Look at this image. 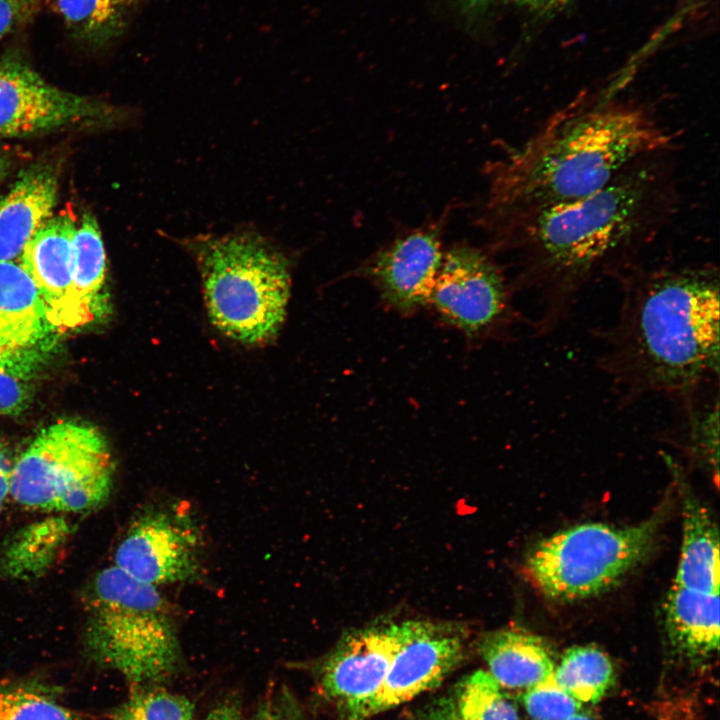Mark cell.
<instances>
[{"label":"cell","instance_id":"obj_28","mask_svg":"<svg viewBox=\"0 0 720 720\" xmlns=\"http://www.w3.org/2000/svg\"><path fill=\"white\" fill-rule=\"evenodd\" d=\"M45 0H0V41L18 31L40 12Z\"/></svg>","mask_w":720,"mask_h":720},{"label":"cell","instance_id":"obj_25","mask_svg":"<svg viewBox=\"0 0 720 720\" xmlns=\"http://www.w3.org/2000/svg\"><path fill=\"white\" fill-rule=\"evenodd\" d=\"M194 715L195 705L188 697L162 685H143L131 687L111 720H193Z\"/></svg>","mask_w":720,"mask_h":720},{"label":"cell","instance_id":"obj_30","mask_svg":"<svg viewBox=\"0 0 720 720\" xmlns=\"http://www.w3.org/2000/svg\"><path fill=\"white\" fill-rule=\"evenodd\" d=\"M30 392L23 379L0 369V415H17L28 405Z\"/></svg>","mask_w":720,"mask_h":720},{"label":"cell","instance_id":"obj_29","mask_svg":"<svg viewBox=\"0 0 720 720\" xmlns=\"http://www.w3.org/2000/svg\"><path fill=\"white\" fill-rule=\"evenodd\" d=\"M252 720H302L285 688H273L259 703Z\"/></svg>","mask_w":720,"mask_h":720},{"label":"cell","instance_id":"obj_34","mask_svg":"<svg viewBox=\"0 0 720 720\" xmlns=\"http://www.w3.org/2000/svg\"><path fill=\"white\" fill-rule=\"evenodd\" d=\"M461 6L470 13H481L486 10L491 0H458Z\"/></svg>","mask_w":720,"mask_h":720},{"label":"cell","instance_id":"obj_24","mask_svg":"<svg viewBox=\"0 0 720 720\" xmlns=\"http://www.w3.org/2000/svg\"><path fill=\"white\" fill-rule=\"evenodd\" d=\"M0 720H79L54 688L40 682H0Z\"/></svg>","mask_w":720,"mask_h":720},{"label":"cell","instance_id":"obj_27","mask_svg":"<svg viewBox=\"0 0 720 720\" xmlns=\"http://www.w3.org/2000/svg\"><path fill=\"white\" fill-rule=\"evenodd\" d=\"M553 672L523 693V705L533 720H566L580 709L581 703L558 685Z\"/></svg>","mask_w":720,"mask_h":720},{"label":"cell","instance_id":"obj_21","mask_svg":"<svg viewBox=\"0 0 720 720\" xmlns=\"http://www.w3.org/2000/svg\"><path fill=\"white\" fill-rule=\"evenodd\" d=\"M106 266L100 228L86 213L76 225L71 247L73 294L81 326L94 320L103 305Z\"/></svg>","mask_w":720,"mask_h":720},{"label":"cell","instance_id":"obj_33","mask_svg":"<svg viewBox=\"0 0 720 720\" xmlns=\"http://www.w3.org/2000/svg\"><path fill=\"white\" fill-rule=\"evenodd\" d=\"M10 471L11 465L9 459L0 445V511L6 496L9 494Z\"/></svg>","mask_w":720,"mask_h":720},{"label":"cell","instance_id":"obj_31","mask_svg":"<svg viewBox=\"0 0 720 720\" xmlns=\"http://www.w3.org/2000/svg\"><path fill=\"white\" fill-rule=\"evenodd\" d=\"M203 720H241L240 704L229 698L214 706Z\"/></svg>","mask_w":720,"mask_h":720},{"label":"cell","instance_id":"obj_13","mask_svg":"<svg viewBox=\"0 0 720 720\" xmlns=\"http://www.w3.org/2000/svg\"><path fill=\"white\" fill-rule=\"evenodd\" d=\"M409 633V621L347 633L321 662V692L342 708L372 694L385 678Z\"/></svg>","mask_w":720,"mask_h":720},{"label":"cell","instance_id":"obj_6","mask_svg":"<svg viewBox=\"0 0 720 720\" xmlns=\"http://www.w3.org/2000/svg\"><path fill=\"white\" fill-rule=\"evenodd\" d=\"M113 457L94 426L61 420L42 429L11 466L9 495L19 504L59 512H83L108 499Z\"/></svg>","mask_w":720,"mask_h":720},{"label":"cell","instance_id":"obj_23","mask_svg":"<svg viewBox=\"0 0 720 720\" xmlns=\"http://www.w3.org/2000/svg\"><path fill=\"white\" fill-rule=\"evenodd\" d=\"M553 675L558 685L580 703L600 701L614 680L610 659L592 645L566 650Z\"/></svg>","mask_w":720,"mask_h":720},{"label":"cell","instance_id":"obj_9","mask_svg":"<svg viewBox=\"0 0 720 720\" xmlns=\"http://www.w3.org/2000/svg\"><path fill=\"white\" fill-rule=\"evenodd\" d=\"M203 548L201 531L187 511L152 505L130 524L114 565L156 587L192 582L201 575Z\"/></svg>","mask_w":720,"mask_h":720},{"label":"cell","instance_id":"obj_8","mask_svg":"<svg viewBox=\"0 0 720 720\" xmlns=\"http://www.w3.org/2000/svg\"><path fill=\"white\" fill-rule=\"evenodd\" d=\"M511 290L490 250L459 243L444 251L429 303L447 322L477 336L512 320Z\"/></svg>","mask_w":720,"mask_h":720},{"label":"cell","instance_id":"obj_4","mask_svg":"<svg viewBox=\"0 0 720 720\" xmlns=\"http://www.w3.org/2000/svg\"><path fill=\"white\" fill-rule=\"evenodd\" d=\"M85 608L89 656L118 672L131 687L163 685L180 669L175 617L158 587L113 564L92 581Z\"/></svg>","mask_w":720,"mask_h":720},{"label":"cell","instance_id":"obj_26","mask_svg":"<svg viewBox=\"0 0 720 720\" xmlns=\"http://www.w3.org/2000/svg\"><path fill=\"white\" fill-rule=\"evenodd\" d=\"M66 528L63 521L55 519L24 530L8 550V571L16 576H28L44 568L64 539Z\"/></svg>","mask_w":720,"mask_h":720},{"label":"cell","instance_id":"obj_20","mask_svg":"<svg viewBox=\"0 0 720 720\" xmlns=\"http://www.w3.org/2000/svg\"><path fill=\"white\" fill-rule=\"evenodd\" d=\"M415 720H519L517 709L491 674L478 669L417 712Z\"/></svg>","mask_w":720,"mask_h":720},{"label":"cell","instance_id":"obj_36","mask_svg":"<svg viewBox=\"0 0 720 720\" xmlns=\"http://www.w3.org/2000/svg\"><path fill=\"white\" fill-rule=\"evenodd\" d=\"M566 720H591V719L585 715L576 713L573 716L567 718Z\"/></svg>","mask_w":720,"mask_h":720},{"label":"cell","instance_id":"obj_2","mask_svg":"<svg viewBox=\"0 0 720 720\" xmlns=\"http://www.w3.org/2000/svg\"><path fill=\"white\" fill-rule=\"evenodd\" d=\"M678 144L650 104L608 93L578 97L489 163L479 224L491 232L585 197L639 158Z\"/></svg>","mask_w":720,"mask_h":720},{"label":"cell","instance_id":"obj_12","mask_svg":"<svg viewBox=\"0 0 720 720\" xmlns=\"http://www.w3.org/2000/svg\"><path fill=\"white\" fill-rule=\"evenodd\" d=\"M449 211L400 233L363 265L384 300L401 312L428 304L443 259L442 236Z\"/></svg>","mask_w":720,"mask_h":720},{"label":"cell","instance_id":"obj_32","mask_svg":"<svg viewBox=\"0 0 720 720\" xmlns=\"http://www.w3.org/2000/svg\"><path fill=\"white\" fill-rule=\"evenodd\" d=\"M538 15H551L564 8L569 0H513Z\"/></svg>","mask_w":720,"mask_h":720},{"label":"cell","instance_id":"obj_5","mask_svg":"<svg viewBox=\"0 0 720 720\" xmlns=\"http://www.w3.org/2000/svg\"><path fill=\"white\" fill-rule=\"evenodd\" d=\"M188 248L200 269L211 322L225 336L262 344L279 331L290 295L286 257L256 232L199 236Z\"/></svg>","mask_w":720,"mask_h":720},{"label":"cell","instance_id":"obj_19","mask_svg":"<svg viewBox=\"0 0 720 720\" xmlns=\"http://www.w3.org/2000/svg\"><path fill=\"white\" fill-rule=\"evenodd\" d=\"M682 545L674 585L719 594V530L694 496L683 501Z\"/></svg>","mask_w":720,"mask_h":720},{"label":"cell","instance_id":"obj_15","mask_svg":"<svg viewBox=\"0 0 720 720\" xmlns=\"http://www.w3.org/2000/svg\"><path fill=\"white\" fill-rule=\"evenodd\" d=\"M71 215H53L25 245L19 264L35 284L58 333L81 327L72 284L71 247L76 229Z\"/></svg>","mask_w":720,"mask_h":720},{"label":"cell","instance_id":"obj_11","mask_svg":"<svg viewBox=\"0 0 720 720\" xmlns=\"http://www.w3.org/2000/svg\"><path fill=\"white\" fill-rule=\"evenodd\" d=\"M409 633L379 687L343 708L344 720H367L439 686L462 662L464 632L456 625L408 620Z\"/></svg>","mask_w":720,"mask_h":720},{"label":"cell","instance_id":"obj_3","mask_svg":"<svg viewBox=\"0 0 720 720\" xmlns=\"http://www.w3.org/2000/svg\"><path fill=\"white\" fill-rule=\"evenodd\" d=\"M616 320L601 333L600 369L623 403L665 395L685 403L718 382L720 277L712 264L640 262L616 278Z\"/></svg>","mask_w":720,"mask_h":720},{"label":"cell","instance_id":"obj_7","mask_svg":"<svg viewBox=\"0 0 720 720\" xmlns=\"http://www.w3.org/2000/svg\"><path fill=\"white\" fill-rule=\"evenodd\" d=\"M663 512L632 526L584 523L539 542L524 569L550 599L575 601L609 590L651 551Z\"/></svg>","mask_w":720,"mask_h":720},{"label":"cell","instance_id":"obj_1","mask_svg":"<svg viewBox=\"0 0 720 720\" xmlns=\"http://www.w3.org/2000/svg\"><path fill=\"white\" fill-rule=\"evenodd\" d=\"M675 154L646 155L592 194L489 232V250L513 258L514 287L536 296V334L560 325L588 284L639 263L679 206Z\"/></svg>","mask_w":720,"mask_h":720},{"label":"cell","instance_id":"obj_22","mask_svg":"<svg viewBox=\"0 0 720 720\" xmlns=\"http://www.w3.org/2000/svg\"><path fill=\"white\" fill-rule=\"evenodd\" d=\"M135 0H54L69 37L90 49L103 48L126 29Z\"/></svg>","mask_w":720,"mask_h":720},{"label":"cell","instance_id":"obj_14","mask_svg":"<svg viewBox=\"0 0 720 720\" xmlns=\"http://www.w3.org/2000/svg\"><path fill=\"white\" fill-rule=\"evenodd\" d=\"M57 334L24 268L0 261V369L23 379L47 358Z\"/></svg>","mask_w":720,"mask_h":720},{"label":"cell","instance_id":"obj_17","mask_svg":"<svg viewBox=\"0 0 720 720\" xmlns=\"http://www.w3.org/2000/svg\"><path fill=\"white\" fill-rule=\"evenodd\" d=\"M478 648L487 671L502 688L526 690L549 676L556 667L546 642L520 629L488 632L479 641Z\"/></svg>","mask_w":720,"mask_h":720},{"label":"cell","instance_id":"obj_16","mask_svg":"<svg viewBox=\"0 0 720 720\" xmlns=\"http://www.w3.org/2000/svg\"><path fill=\"white\" fill-rule=\"evenodd\" d=\"M56 169L38 163L23 170L0 198V261L19 260L27 242L53 216Z\"/></svg>","mask_w":720,"mask_h":720},{"label":"cell","instance_id":"obj_18","mask_svg":"<svg viewBox=\"0 0 720 720\" xmlns=\"http://www.w3.org/2000/svg\"><path fill=\"white\" fill-rule=\"evenodd\" d=\"M665 625L673 647L688 658H705L719 648V594L672 586Z\"/></svg>","mask_w":720,"mask_h":720},{"label":"cell","instance_id":"obj_10","mask_svg":"<svg viewBox=\"0 0 720 720\" xmlns=\"http://www.w3.org/2000/svg\"><path fill=\"white\" fill-rule=\"evenodd\" d=\"M112 107L47 82L16 50L0 58V137L113 121Z\"/></svg>","mask_w":720,"mask_h":720},{"label":"cell","instance_id":"obj_35","mask_svg":"<svg viewBox=\"0 0 720 720\" xmlns=\"http://www.w3.org/2000/svg\"><path fill=\"white\" fill-rule=\"evenodd\" d=\"M8 170V160L0 153V182L4 179Z\"/></svg>","mask_w":720,"mask_h":720}]
</instances>
